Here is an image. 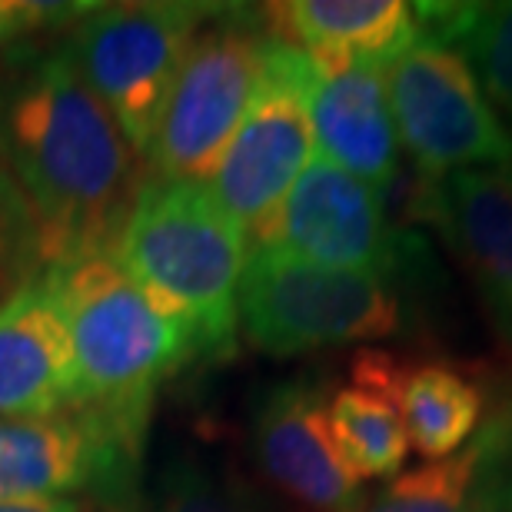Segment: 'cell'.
Returning <instances> with one entry per match:
<instances>
[{"instance_id": "obj_1", "label": "cell", "mask_w": 512, "mask_h": 512, "mask_svg": "<svg viewBox=\"0 0 512 512\" xmlns=\"http://www.w3.org/2000/svg\"><path fill=\"white\" fill-rule=\"evenodd\" d=\"M0 157L34 220L40 270L114 250L143 187L140 167L64 50L0 104Z\"/></svg>"}, {"instance_id": "obj_2", "label": "cell", "mask_w": 512, "mask_h": 512, "mask_svg": "<svg viewBox=\"0 0 512 512\" xmlns=\"http://www.w3.org/2000/svg\"><path fill=\"white\" fill-rule=\"evenodd\" d=\"M250 243L207 183H143L110 256L140 293L180 326L197 356L237 340V296Z\"/></svg>"}, {"instance_id": "obj_3", "label": "cell", "mask_w": 512, "mask_h": 512, "mask_svg": "<svg viewBox=\"0 0 512 512\" xmlns=\"http://www.w3.org/2000/svg\"><path fill=\"white\" fill-rule=\"evenodd\" d=\"M67 320L80 373V406L127 449L140 446L153 389L197 346L167 320L110 253L40 270Z\"/></svg>"}, {"instance_id": "obj_4", "label": "cell", "mask_w": 512, "mask_h": 512, "mask_svg": "<svg viewBox=\"0 0 512 512\" xmlns=\"http://www.w3.org/2000/svg\"><path fill=\"white\" fill-rule=\"evenodd\" d=\"M237 313L256 350L300 356L396 336L406 306L393 276L330 270L280 247H253L243 266Z\"/></svg>"}, {"instance_id": "obj_5", "label": "cell", "mask_w": 512, "mask_h": 512, "mask_svg": "<svg viewBox=\"0 0 512 512\" xmlns=\"http://www.w3.org/2000/svg\"><path fill=\"white\" fill-rule=\"evenodd\" d=\"M213 7L120 4L97 7L77 24L67 60L137 157H150L173 80Z\"/></svg>"}, {"instance_id": "obj_6", "label": "cell", "mask_w": 512, "mask_h": 512, "mask_svg": "<svg viewBox=\"0 0 512 512\" xmlns=\"http://www.w3.org/2000/svg\"><path fill=\"white\" fill-rule=\"evenodd\" d=\"M383 70L396 137L419 180L512 163V133L453 47L416 30Z\"/></svg>"}, {"instance_id": "obj_7", "label": "cell", "mask_w": 512, "mask_h": 512, "mask_svg": "<svg viewBox=\"0 0 512 512\" xmlns=\"http://www.w3.org/2000/svg\"><path fill=\"white\" fill-rule=\"evenodd\" d=\"M266 47L270 37L237 17L193 37L150 143L157 180L203 183L217 173L263 80Z\"/></svg>"}, {"instance_id": "obj_8", "label": "cell", "mask_w": 512, "mask_h": 512, "mask_svg": "<svg viewBox=\"0 0 512 512\" xmlns=\"http://www.w3.org/2000/svg\"><path fill=\"white\" fill-rule=\"evenodd\" d=\"M313 130L293 67V47L270 40L263 80L207 190L250 250L270 240L283 200L313 160Z\"/></svg>"}, {"instance_id": "obj_9", "label": "cell", "mask_w": 512, "mask_h": 512, "mask_svg": "<svg viewBox=\"0 0 512 512\" xmlns=\"http://www.w3.org/2000/svg\"><path fill=\"white\" fill-rule=\"evenodd\" d=\"M306 263L330 270H363L403 280L413 263L426 260V247L389 227L383 190L313 157L283 200L270 240Z\"/></svg>"}, {"instance_id": "obj_10", "label": "cell", "mask_w": 512, "mask_h": 512, "mask_svg": "<svg viewBox=\"0 0 512 512\" xmlns=\"http://www.w3.org/2000/svg\"><path fill=\"white\" fill-rule=\"evenodd\" d=\"M293 67L320 157L376 190L389 187L399 167V137L386 64L310 57L293 47Z\"/></svg>"}, {"instance_id": "obj_11", "label": "cell", "mask_w": 512, "mask_h": 512, "mask_svg": "<svg viewBox=\"0 0 512 512\" xmlns=\"http://www.w3.org/2000/svg\"><path fill=\"white\" fill-rule=\"evenodd\" d=\"M263 473L313 512H360L363 483L346 469L330 429V396L320 380H290L266 393L253 419Z\"/></svg>"}, {"instance_id": "obj_12", "label": "cell", "mask_w": 512, "mask_h": 512, "mask_svg": "<svg viewBox=\"0 0 512 512\" xmlns=\"http://www.w3.org/2000/svg\"><path fill=\"white\" fill-rule=\"evenodd\" d=\"M413 213L449 243L493 323L512 340V183L499 170L419 180Z\"/></svg>"}, {"instance_id": "obj_13", "label": "cell", "mask_w": 512, "mask_h": 512, "mask_svg": "<svg viewBox=\"0 0 512 512\" xmlns=\"http://www.w3.org/2000/svg\"><path fill=\"white\" fill-rule=\"evenodd\" d=\"M80 406L67 320L44 273L0 303V419H47Z\"/></svg>"}, {"instance_id": "obj_14", "label": "cell", "mask_w": 512, "mask_h": 512, "mask_svg": "<svg viewBox=\"0 0 512 512\" xmlns=\"http://www.w3.org/2000/svg\"><path fill=\"white\" fill-rule=\"evenodd\" d=\"M130 449L84 406L47 419H0V503L64 499L120 469Z\"/></svg>"}, {"instance_id": "obj_15", "label": "cell", "mask_w": 512, "mask_h": 512, "mask_svg": "<svg viewBox=\"0 0 512 512\" xmlns=\"http://www.w3.org/2000/svg\"><path fill=\"white\" fill-rule=\"evenodd\" d=\"M360 512H512L509 389H499L463 449L396 476Z\"/></svg>"}, {"instance_id": "obj_16", "label": "cell", "mask_w": 512, "mask_h": 512, "mask_svg": "<svg viewBox=\"0 0 512 512\" xmlns=\"http://www.w3.org/2000/svg\"><path fill=\"white\" fill-rule=\"evenodd\" d=\"M353 380L393 403L409 446L426 459L463 449L486 416V389L449 363H399L389 353L363 350Z\"/></svg>"}, {"instance_id": "obj_17", "label": "cell", "mask_w": 512, "mask_h": 512, "mask_svg": "<svg viewBox=\"0 0 512 512\" xmlns=\"http://www.w3.org/2000/svg\"><path fill=\"white\" fill-rule=\"evenodd\" d=\"M266 37L310 57L389 64L416 37L413 7L403 0H286L266 4Z\"/></svg>"}, {"instance_id": "obj_18", "label": "cell", "mask_w": 512, "mask_h": 512, "mask_svg": "<svg viewBox=\"0 0 512 512\" xmlns=\"http://www.w3.org/2000/svg\"><path fill=\"white\" fill-rule=\"evenodd\" d=\"M416 30L453 47L476 74L486 100L512 120V0L416 4Z\"/></svg>"}, {"instance_id": "obj_19", "label": "cell", "mask_w": 512, "mask_h": 512, "mask_svg": "<svg viewBox=\"0 0 512 512\" xmlns=\"http://www.w3.org/2000/svg\"><path fill=\"white\" fill-rule=\"evenodd\" d=\"M330 429L346 469L360 479H389L406 463L409 439L386 396L366 386H343L330 396Z\"/></svg>"}, {"instance_id": "obj_20", "label": "cell", "mask_w": 512, "mask_h": 512, "mask_svg": "<svg viewBox=\"0 0 512 512\" xmlns=\"http://www.w3.org/2000/svg\"><path fill=\"white\" fill-rule=\"evenodd\" d=\"M37 240L34 220L24 203V193L10 177L4 157H0V303L34 276Z\"/></svg>"}, {"instance_id": "obj_21", "label": "cell", "mask_w": 512, "mask_h": 512, "mask_svg": "<svg viewBox=\"0 0 512 512\" xmlns=\"http://www.w3.org/2000/svg\"><path fill=\"white\" fill-rule=\"evenodd\" d=\"M157 512H260L237 486L223 483L193 459L173 463L163 473Z\"/></svg>"}, {"instance_id": "obj_22", "label": "cell", "mask_w": 512, "mask_h": 512, "mask_svg": "<svg viewBox=\"0 0 512 512\" xmlns=\"http://www.w3.org/2000/svg\"><path fill=\"white\" fill-rule=\"evenodd\" d=\"M60 7L54 4H24V0H0V47L24 40L34 30L54 24Z\"/></svg>"}, {"instance_id": "obj_23", "label": "cell", "mask_w": 512, "mask_h": 512, "mask_svg": "<svg viewBox=\"0 0 512 512\" xmlns=\"http://www.w3.org/2000/svg\"><path fill=\"white\" fill-rule=\"evenodd\" d=\"M0 512H80L74 499H20V503H0Z\"/></svg>"}, {"instance_id": "obj_24", "label": "cell", "mask_w": 512, "mask_h": 512, "mask_svg": "<svg viewBox=\"0 0 512 512\" xmlns=\"http://www.w3.org/2000/svg\"><path fill=\"white\" fill-rule=\"evenodd\" d=\"M499 173H503V177H506V180L512 183V163H506V167H503V170H499Z\"/></svg>"}]
</instances>
